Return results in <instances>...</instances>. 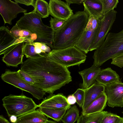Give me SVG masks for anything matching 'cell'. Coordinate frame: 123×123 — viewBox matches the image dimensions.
I'll use <instances>...</instances> for the list:
<instances>
[{"mask_svg": "<svg viewBox=\"0 0 123 123\" xmlns=\"http://www.w3.org/2000/svg\"><path fill=\"white\" fill-rule=\"evenodd\" d=\"M105 87L104 86L96 82L85 90V98L82 107V112L84 111L94 101L104 92Z\"/></svg>", "mask_w": 123, "mask_h": 123, "instance_id": "cell-17", "label": "cell"}, {"mask_svg": "<svg viewBox=\"0 0 123 123\" xmlns=\"http://www.w3.org/2000/svg\"><path fill=\"white\" fill-rule=\"evenodd\" d=\"M0 123H10L2 115L0 116Z\"/></svg>", "mask_w": 123, "mask_h": 123, "instance_id": "cell-40", "label": "cell"}, {"mask_svg": "<svg viewBox=\"0 0 123 123\" xmlns=\"http://www.w3.org/2000/svg\"><path fill=\"white\" fill-rule=\"evenodd\" d=\"M89 17L85 11H78L65 21L59 30L54 32L53 49L74 46L85 29Z\"/></svg>", "mask_w": 123, "mask_h": 123, "instance_id": "cell-2", "label": "cell"}, {"mask_svg": "<svg viewBox=\"0 0 123 123\" xmlns=\"http://www.w3.org/2000/svg\"><path fill=\"white\" fill-rule=\"evenodd\" d=\"M39 110L47 118H50L55 122L61 120L68 110L65 108L53 109L39 107Z\"/></svg>", "mask_w": 123, "mask_h": 123, "instance_id": "cell-23", "label": "cell"}, {"mask_svg": "<svg viewBox=\"0 0 123 123\" xmlns=\"http://www.w3.org/2000/svg\"><path fill=\"white\" fill-rule=\"evenodd\" d=\"M42 18L33 10L24 13L16 24L20 28L27 29L36 35L37 38L34 42L44 43L53 49L54 32L50 27L44 24Z\"/></svg>", "mask_w": 123, "mask_h": 123, "instance_id": "cell-3", "label": "cell"}, {"mask_svg": "<svg viewBox=\"0 0 123 123\" xmlns=\"http://www.w3.org/2000/svg\"><path fill=\"white\" fill-rule=\"evenodd\" d=\"M111 64L120 68L123 67V53L112 58Z\"/></svg>", "mask_w": 123, "mask_h": 123, "instance_id": "cell-33", "label": "cell"}, {"mask_svg": "<svg viewBox=\"0 0 123 123\" xmlns=\"http://www.w3.org/2000/svg\"><path fill=\"white\" fill-rule=\"evenodd\" d=\"M10 120L12 123H15L17 121V118L16 116L12 115L10 117Z\"/></svg>", "mask_w": 123, "mask_h": 123, "instance_id": "cell-41", "label": "cell"}, {"mask_svg": "<svg viewBox=\"0 0 123 123\" xmlns=\"http://www.w3.org/2000/svg\"><path fill=\"white\" fill-rule=\"evenodd\" d=\"M106 112L103 111L86 116H84L81 114L79 118L81 123H101Z\"/></svg>", "mask_w": 123, "mask_h": 123, "instance_id": "cell-25", "label": "cell"}, {"mask_svg": "<svg viewBox=\"0 0 123 123\" xmlns=\"http://www.w3.org/2000/svg\"><path fill=\"white\" fill-rule=\"evenodd\" d=\"M47 53L28 58L21 64L20 69L32 78L35 86L45 93L53 94L71 81L72 78L68 68L49 58Z\"/></svg>", "mask_w": 123, "mask_h": 123, "instance_id": "cell-1", "label": "cell"}, {"mask_svg": "<svg viewBox=\"0 0 123 123\" xmlns=\"http://www.w3.org/2000/svg\"><path fill=\"white\" fill-rule=\"evenodd\" d=\"M79 113L77 106L74 105L67 110L61 121L63 123H74L80 117Z\"/></svg>", "mask_w": 123, "mask_h": 123, "instance_id": "cell-24", "label": "cell"}, {"mask_svg": "<svg viewBox=\"0 0 123 123\" xmlns=\"http://www.w3.org/2000/svg\"><path fill=\"white\" fill-rule=\"evenodd\" d=\"M67 4L69 6L71 4H76L80 5L83 3L84 0H65Z\"/></svg>", "mask_w": 123, "mask_h": 123, "instance_id": "cell-38", "label": "cell"}, {"mask_svg": "<svg viewBox=\"0 0 123 123\" xmlns=\"http://www.w3.org/2000/svg\"><path fill=\"white\" fill-rule=\"evenodd\" d=\"M102 5V13L104 15L114 10L117 6L118 0H101Z\"/></svg>", "mask_w": 123, "mask_h": 123, "instance_id": "cell-27", "label": "cell"}, {"mask_svg": "<svg viewBox=\"0 0 123 123\" xmlns=\"http://www.w3.org/2000/svg\"><path fill=\"white\" fill-rule=\"evenodd\" d=\"M3 105L8 117H18L35 110L38 107L33 99L23 94H10L2 99Z\"/></svg>", "mask_w": 123, "mask_h": 123, "instance_id": "cell-5", "label": "cell"}, {"mask_svg": "<svg viewBox=\"0 0 123 123\" xmlns=\"http://www.w3.org/2000/svg\"><path fill=\"white\" fill-rule=\"evenodd\" d=\"M122 113H123V112H122Z\"/></svg>", "mask_w": 123, "mask_h": 123, "instance_id": "cell-44", "label": "cell"}, {"mask_svg": "<svg viewBox=\"0 0 123 123\" xmlns=\"http://www.w3.org/2000/svg\"><path fill=\"white\" fill-rule=\"evenodd\" d=\"M76 123H81L80 120L79 118L77 121Z\"/></svg>", "mask_w": 123, "mask_h": 123, "instance_id": "cell-43", "label": "cell"}, {"mask_svg": "<svg viewBox=\"0 0 123 123\" xmlns=\"http://www.w3.org/2000/svg\"><path fill=\"white\" fill-rule=\"evenodd\" d=\"M25 43H19L4 54L2 61L7 66L17 67L23 63V48Z\"/></svg>", "mask_w": 123, "mask_h": 123, "instance_id": "cell-13", "label": "cell"}, {"mask_svg": "<svg viewBox=\"0 0 123 123\" xmlns=\"http://www.w3.org/2000/svg\"><path fill=\"white\" fill-rule=\"evenodd\" d=\"M1 77L4 82L29 93L38 100L42 99L45 94V92L23 79L17 71L7 69L1 74Z\"/></svg>", "mask_w": 123, "mask_h": 123, "instance_id": "cell-7", "label": "cell"}, {"mask_svg": "<svg viewBox=\"0 0 123 123\" xmlns=\"http://www.w3.org/2000/svg\"><path fill=\"white\" fill-rule=\"evenodd\" d=\"M101 70L99 67L93 64L90 68L79 72L83 80L81 85V89L86 90L94 84Z\"/></svg>", "mask_w": 123, "mask_h": 123, "instance_id": "cell-16", "label": "cell"}, {"mask_svg": "<svg viewBox=\"0 0 123 123\" xmlns=\"http://www.w3.org/2000/svg\"><path fill=\"white\" fill-rule=\"evenodd\" d=\"M38 43L42 53H49L51 51L50 47L47 45L43 43Z\"/></svg>", "mask_w": 123, "mask_h": 123, "instance_id": "cell-36", "label": "cell"}, {"mask_svg": "<svg viewBox=\"0 0 123 123\" xmlns=\"http://www.w3.org/2000/svg\"><path fill=\"white\" fill-rule=\"evenodd\" d=\"M123 53V29L117 33H109L103 44L94 52L93 64L99 67Z\"/></svg>", "mask_w": 123, "mask_h": 123, "instance_id": "cell-4", "label": "cell"}, {"mask_svg": "<svg viewBox=\"0 0 123 123\" xmlns=\"http://www.w3.org/2000/svg\"><path fill=\"white\" fill-rule=\"evenodd\" d=\"M15 2L25 5L27 6H31L34 8L35 7L36 0H15Z\"/></svg>", "mask_w": 123, "mask_h": 123, "instance_id": "cell-35", "label": "cell"}, {"mask_svg": "<svg viewBox=\"0 0 123 123\" xmlns=\"http://www.w3.org/2000/svg\"><path fill=\"white\" fill-rule=\"evenodd\" d=\"M10 31L16 37L24 39L26 43L35 42L37 38L36 34L32 33L27 29L20 28L16 24Z\"/></svg>", "mask_w": 123, "mask_h": 123, "instance_id": "cell-22", "label": "cell"}, {"mask_svg": "<svg viewBox=\"0 0 123 123\" xmlns=\"http://www.w3.org/2000/svg\"><path fill=\"white\" fill-rule=\"evenodd\" d=\"M67 100L68 103L70 105H74L76 102V99L73 94L68 96Z\"/></svg>", "mask_w": 123, "mask_h": 123, "instance_id": "cell-37", "label": "cell"}, {"mask_svg": "<svg viewBox=\"0 0 123 123\" xmlns=\"http://www.w3.org/2000/svg\"><path fill=\"white\" fill-rule=\"evenodd\" d=\"M23 51L24 55L27 58L37 57L41 55L36 53L35 46L30 43H25L23 47Z\"/></svg>", "mask_w": 123, "mask_h": 123, "instance_id": "cell-29", "label": "cell"}, {"mask_svg": "<svg viewBox=\"0 0 123 123\" xmlns=\"http://www.w3.org/2000/svg\"><path fill=\"white\" fill-rule=\"evenodd\" d=\"M65 21L51 17L49 21L50 27L54 32L59 30L63 25Z\"/></svg>", "mask_w": 123, "mask_h": 123, "instance_id": "cell-32", "label": "cell"}, {"mask_svg": "<svg viewBox=\"0 0 123 123\" xmlns=\"http://www.w3.org/2000/svg\"><path fill=\"white\" fill-rule=\"evenodd\" d=\"M25 42L23 39L15 37L7 28L4 26L0 27V55L4 54L18 44Z\"/></svg>", "mask_w": 123, "mask_h": 123, "instance_id": "cell-12", "label": "cell"}, {"mask_svg": "<svg viewBox=\"0 0 123 123\" xmlns=\"http://www.w3.org/2000/svg\"><path fill=\"white\" fill-rule=\"evenodd\" d=\"M104 92L109 106L112 107L123 106V83L121 81L105 86Z\"/></svg>", "mask_w": 123, "mask_h": 123, "instance_id": "cell-9", "label": "cell"}, {"mask_svg": "<svg viewBox=\"0 0 123 123\" xmlns=\"http://www.w3.org/2000/svg\"><path fill=\"white\" fill-rule=\"evenodd\" d=\"M82 3L84 11L89 16H93L101 20L104 15L102 13V5L101 0H84Z\"/></svg>", "mask_w": 123, "mask_h": 123, "instance_id": "cell-18", "label": "cell"}, {"mask_svg": "<svg viewBox=\"0 0 123 123\" xmlns=\"http://www.w3.org/2000/svg\"><path fill=\"white\" fill-rule=\"evenodd\" d=\"M47 55L52 61L68 68L79 66L86 61V54L75 46L58 49H52Z\"/></svg>", "mask_w": 123, "mask_h": 123, "instance_id": "cell-6", "label": "cell"}, {"mask_svg": "<svg viewBox=\"0 0 123 123\" xmlns=\"http://www.w3.org/2000/svg\"><path fill=\"white\" fill-rule=\"evenodd\" d=\"M46 123H58L55 121L51 120H48Z\"/></svg>", "mask_w": 123, "mask_h": 123, "instance_id": "cell-42", "label": "cell"}, {"mask_svg": "<svg viewBox=\"0 0 123 123\" xmlns=\"http://www.w3.org/2000/svg\"><path fill=\"white\" fill-rule=\"evenodd\" d=\"M48 120L38 109L18 117L15 123H46Z\"/></svg>", "mask_w": 123, "mask_h": 123, "instance_id": "cell-20", "label": "cell"}, {"mask_svg": "<svg viewBox=\"0 0 123 123\" xmlns=\"http://www.w3.org/2000/svg\"><path fill=\"white\" fill-rule=\"evenodd\" d=\"M101 123H123V118L116 114L106 111Z\"/></svg>", "mask_w": 123, "mask_h": 123, "instance_id": "cell-28", "label": "cell"}, {"mask_svg": "<svg viewBox=\"0 0 123 123\" xmlns=\"http://www.w3.org/2000/svg\"><path fill=\"white\" fill-rule=\"evenodd\" d=\"M101 23V20L93 16H89L88 21L84 30H96L100 26Z\"/></svg>", "mask_w": 123, "mask_h": 123, "instance_id": "cell-30", "label": "cell"}, {"mask_svg": "<svg viewBox=\"0 0 123 123\" xmlns=\"http://www.w3.org/2000/svg\"><path fill=\"white\" fill-rule=\"evenodd\" d=\"M34 10L42 18H47L49 15V4L44 0H36L35 7Z\"/></svg>", "mask_w": 123, "mask_h": 123, "instance_id": "cell-26", "label": "cell"}, {"mask_svg": "<svg viewBox=\"0 0 123 123\" xmlns=\"http://www.w3.org/2000/svg\"><path fill=\"white\" fill-rule=\"evenodd\" d=\"M27 10L21 7L18 4L10 0H0V13L4 25L12 24V20L20 13H26Z\"/></svg>", "mask_w": 123, "mask_h": 123, "instance_id": "cell-10", "label": "cell"}, {"mask_svg": "<svg viewBox=\"0 0 123 123\" xmlns=\"http://www.w3.org/2000/svg\"><path fill=\"white\" fill-rule=\"evenodd\" d=\"M71 107L67 102L66 97L62 93L50 94L38 105L39 107L53 109L68 110Z\"/></svg>", "mask_w": 123, "mask_h": 123, "instance_id": "cell-14", "label": "cell"}, {"mask_svg": "<svg viewBox=\"0 0 123 123\" xmlns=\"http://www.w3.org/2000/svg\"><path fill=\"white\" fill-rule=\"evenodd\" d=\"M35 46V50L36 53L38 54H40L42 53V51L40 48L38 42H31Z\"/></svg>", "mask_w": 123, "mask_h": 123, "instance_id": "cell-39", "label": "cell"}, {"mask_svg": "<svg viewBox=\"0 0 123 123\" xmlns=\"http://www.w3.org/2000/svg\"><path fill=\"white\" fill-rule=\"evenodd\" d=\"M117 12L113 10L104 15L101 20L100 29L97 37L90 47L89 51L96 50L104 43L116 18Z\"/></svg>", "mask_w": 123, "mask_h": 123, "instance_id": "cell-8", "label": "cell"}, {"mask_svg": "<svg viewBox=\"0 0 123 123\" xmlns=\"http://www.w3.org/2000/svg\"><path fill=\"white\" fill-rule=\"evenodd\" d=\"M85 93V90L78 88L73 94L76 99V103L80 107L82 108L84 102Z\"/></svg>", "mask_w": 123, "mask_h": 123, "instance_id": "cell-31", "label": "cell"}, {"mask_svg": "<svg viewBox=\"0 0 123 123\" xmlns=\"http://www.w3.org/2000/svg\"><path fill=\"white\" fill-rule=\"evenodd\" d=\"M20 76L25 80L32 85H35V81L32 78L29 74L20 69L17 71Z\"/></svg>", "mask_w": 123, "mask_h": 123, "instance_id": "cell-34", "label": "cell"}, {"mask_svg": "<svg viewBox=\"0 0 123 123\" xmlns=\"http://www.w3.org/2000/svg\"><path fill=\"white\" fill-rule=\"evenodd\" d=\"M107 102L105 92L94 101L81 114L86 116L103 111L106 106Z\"/></svg>", "mask_w": 123, "mask_h": 123, "instance_id": "cell-21", "label": "cell"}, {"mask_svg": "<svg viewBox=\"0 0 123 123\" xmlns=\"http://www.w3.org/2000/svg\"><path fill=\"white\" fill-rule=\"evenodd\" d=\"M49 15L54 18L66 21L74 14L73 10L65 2L60 0H50Z\"/></svg>", "mask_w": 123, "mask_h": 123, "instance_id": "cell-11", "label": "cell"}, {"mask_svg": "<svg viewBox=\"0 0 123 123\" xmlns=\"http://www.w3.org/2000/svg\"><path fill=\"white\" fill-rule=\"evenodd\" d=\"M100 26L96 30H84L74 46L85 54L87 53L97 37Z\"/></svg>", "mask_w": 123, "mask_h": 123, "instance_id": "cell-15", "label": "cell"}, {"mask_svg": "<svg viewBox=\"0 0 123 123\" xmlns=\"http://www.w3.org/2000/svg\"><path fill=\"white\" fill-rule=\"evenodd\" d=\"M120 81L118 74L110 67L101 70L96 79V82L105 86L111 83Z\"/></svg>", "mask_w": 123, "mask_h": 123, "instance_id": "cell-19", "label": "cell"}]
</instances>
